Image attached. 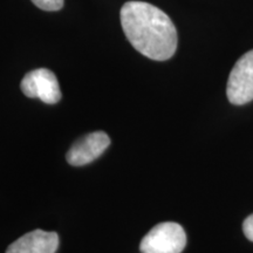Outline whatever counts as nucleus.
I'll return each instance as SVG.
<instances>
[{
  "label": "nucleus",
  "mask_w": 253,
  "mask_h": 253,
  "mask_svg": "<svg viewBox=\"0 0 253 253\" xmlns=\"http://www.w3.org/2000/svg\"><path fill=\"white\" fill-rule=\"evenodd\" d=\"M121 25L132 47L147 58L166 61L177 49V31L162 9L144 1H128L121 8Z\"/></svg>",
  "instance_id": "nucleus-1"
},
{
  "label": "nucleus",
  "mask_w": 253,
  "mask_h": 253,
  "mask_svg": "<svg viewBox=\"0 0 253 253\" xmlns=\"http://www.w3.org/2000/svg\"><path fill=\"white\" fill-rule=\"evenodd\" d=\"M186 245L184 229L173 221L154 226L140 244L142 253H182Z\"/></svg>",
  "instance_id": "nucleus-2"
},
{
  "label": "nucleus",
  "mask_w": 253,
  "mask_h": 253,
  "mask_svg": "<svg viewBox=\"0 0 253 253\" xmlns=\"http://www.w3.org/2000/svg\"><path fill=\"white\" fill-rule=\"evenodd\" d=\"M227 99L242 106L253 100V49L245 53L230 73L226 87Z\"/></svg>",
  "instance_id": "nucleus-3"
},
{
  "label": "nucleus",
  "mask_w": 253,
  "mask_h": 253,
  "mask_svg": "<svg viewBox=\"0 0 253 253\" xmlns=\"http://www.w3.org/2000/svg\"><path fill=\"white\" fill-rule=\"evenodd\" d=\"M21 90L27 97L40 99L47 104H55L61 100L59 81L55 74L47 68L34 69L21 80Z\"/></svg>",
  "instance_id": "nucleus-4"
},
{
  "label": "nucleus",
  "mask_w": 253,
  "mask_h": 253,
  "mask_svg": "<svg viewBox=\"0 0 253 253\" xmlns=\"http://www.w3.org/2000/svg\"><path fill=\"white\" fill-rule=\"evenodd\" d=\"M109 144L110 138L104 131L90 132L72 145L66 158L71 166H86L99 158Z\"/></svg>",
  "instance_id": "nucleus-5"
},
{
  "label": "nucleus",
  "mask_w": 253,
  "mask_h": 253,
  "mask_svg": "<svg viewBox=\"0 0 253 253\" xmlns=\"http://www.w3.org/2000/svg\"><path fill=\"white\" fill-rule=\"evenodd\" d=\"M58 248V233L34 230L12 243L6 253H55Z\"/></svg>",
  "instance_id": "nucleus-6"
},
{
  "label": "nucleus",
  "mask_w": 253,
  "mask_h": 253,
  "mask_svg": "<svg viewBox=\"0 0 253 253\" xmlns=\"http://www.w3.org/2000/svg\"><path fill=\"white\" fill-rule=\"evenodd\" d=\"M34 5L43 11H59L62 8L63 0H32Z\"/></svg>",
  "instance_id": "nucleus-7"
},
{
  "label": "nucleus",
  "mask_w": 253,
  "mask_h": 253,
  "mask_svg": "<svg viewBox=\"0 0 253 253\" xmlns=\"http://www.w3.org/2000/svg\"><path fill=\"white\" fill-rule=\"evenodd\" d=\"M243 231H244V235L249 240L253 242V214L249 216L243 223Z\"/></svg>",
  "instance_id": "nucleus-8"
}]
</instances>
